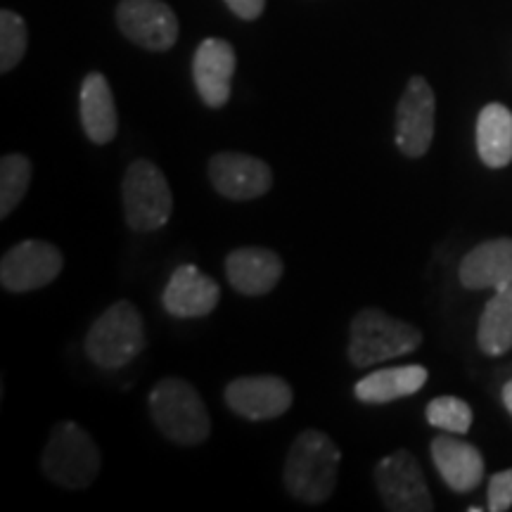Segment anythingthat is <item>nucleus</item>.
I'll list each match as a JSON object with an SVG mask.
<instances>
[{
	"label": "nucleus",
	"instance_id": "24",
	"mask_svg": "<svg viewBox=\"0 0 512 512\" xmlns=\"http://www.w3.org/2000/svg\"><path fill=\"white\" fill-rule=\"evenodd\" d=\"M425 418L437 430L448 434H467L472 427V408L458 396H437L427 403Z\"/></svg>",
	"mask_w": 512,
	"mask_h": 512
},
{
	"label": "nucleus",
	"instance_id": "6",
	"mask_svg": "<svg viewBox=\"0 0 512 512\" xmlns=\"http://www.w3.org/2000/svg\"><path fill=\"white\" fill-rule=\"evenodd\" d=\"M121 197L126 223L138 233H152L169 223L174 195L166 176L147 159H138L128 166L121 183Z\"/></svg>",
	"mask_w": 512,
	"mask_h": 512
},
{
	"label": "nucleus",
	"instance_id": "11",
	"mask_svg": "<svg viewBox=\"0 0 512 512\" xmlns=\"http://www.w3.org/2000/svg\"><path fill=\"white\" fill-rule=\"evenodd\" d=\"M292 387L278 375L238 377L226 387V403L245 420H275L292 408Z\"/></svg>",
	"mask_w": 512,
	"mask_h": 512
},
{
	"label": "nucleus",
	"instance_id": "22",
	"mask_svg": "<svg viewBox=\"0 0 512 512\" xmlns=\"http://www.w3.org/2000/svg\"><path fill=\"white\" fill-rule=\"evenodd\" d=\"M31 183V162L24 155H5L0 159V216L8 219L24 200Z\"/></svg>",
	"mask_w": 512,
	"mask_h": 512
},
{
	"label": "nucleus",
	"instance_id": "9",
	"mask_svg": "<svg viewBox=\"0 0 512 512\" xmlns=\"http://www.w3.org/2000/svg\"><path fill=\"white\" fill-rule=\"evenodd\" d=\"M434 112L437 100L432 86L422 76H413L396 107V147L401 155L411 159L427 155L434 138Z\"/></svg>",
	"mask_w": 512,
	"mask_h": 512
},
{
	"label": "nucleus",
	"instance_id": "13",
	"mask_svg": "<svg viewBox=\"0 0 512 512\" xmlns=\"http://www.w3.org/2000/svg\"><path fill=\"white\" fill-rule=\"evenodd\" d=\"M235 67V50L223 38H207L197 46L192 57V79L202 102L211 110H221L230 100Z\"/></svg>",
	"mask_w": 512,
	"mask_h": 512
},
{
	"label": "nucleus",
	"instance_id": "25",
	"mask_svg": "<svg viewBox=\"0 0 512 512\" xmlns=\"http://www.w3.org/2000/svg\"><path fill=\"white\" fill-rule=\"evenodd\" d=\"M486 508L491 512H505L512 508V467L496 472L489 479V505Z\"/></svg>",
	"mask_w": 512,
	"mask_h": 512
},
{
	"label": "nucleus",
	"instance_id": "2",
	"mask_svg": "<svg viewBox=\"0 0 512 512\" xmlns=\"http://www.w3.org/2000/svg\"><path fill=\"white\" fill-rule=\"evenodd\" d=\"M152 422L166 439L195 446L209 437L211 418L200 392L181 377H164L150 392Z\"/></svg>",
	"mask_w": 512,
	"mask_h": 512
},
{
	"label": "nucleus",
	"instance_id": "1",
	"mask_svg": "<svg viewBox=\"0 0 512 512\" xmlns=\"http://www.w3.org/2000/svg\"><path fill=\"white\" fill-rule=\"evenodd\" d=\"M342 453L320 430H306L294 439L285 460V486L290 496L306 505L325 503L337 484Z\"/></svg>",
	"mask_w": 512,
	"mask_h": 512
},
{
	"label": "nucleus",
	"instance_id": "26",
	"mask_svg": "<svg viewBox=\"0 0 512 512\" xmlns=\"http://www.w3.org/2000/svg\"><path fill=\"white\" fill-rule=\"evenodd\" d=\"M226 5L240 19L252 22V19L261 17V12H264V8H266V0H226Z\"/></svg>",
	"mask_w": 512,
	"mask_h": 512
},
{
	"label": "nucleus",
	"instance_id": "15",
	"mask_svg": "<svg viewBox=\"0 0 512 512\" xmlns=\"http://www.w3.org/2000/svg\"><path fill=\"white\" fill-rule=\"evenodd\" d=\"M228 283L245 297H264L283 278V261L273 249L240 247L226 259Z\"/></svg>",
	"mask_w": 512,
	"mask_h": 512
},
{
	"label": "nucleus",
	"instance_id": "19",
	"mask_svg": "<svg viewBox=\"0 0 512 512\" xmlns=\"http://www.w3.org/2000/svg\"><path fill=\"white\" fill-rule=\"evenodd\" d=\"M427 368L422 366H399L375 370L356 382L354 394L358 401L380 406V403H392L403 396L418 394L427 384Z\"/></svg>",
	"mask_w": 512,
	"mask_h": 512
},
{
	"label": "nucleus",
	"instance_id": "14",
	"mask_svg": "<svg viewBox=\"0 0 512 512\" xmlns=\"http://www.w3.org/2000/svg\"><path fill=\"white\" fill-rule=\"evenodd\" d=\"M221 302L219 283L197 266H178L164 287L162 304L174 318H204Z\"/></svg>",
	"mask_w": 512,
	"mask_h": 512
},
{
	"label": "nucleus",
	"instance_id": "20",
	"mask_svg": "<svg viewBox=\"0 0 512 512\" xmlns=\"http://www.w3.org/2000/svg\"><path fill=\"white\" fill-rule=\"evenodd\" d=\"M477 152L489 169L512 162V112L501 102H491L477 119Z\"/></svg>",
	"mask_w": 512,
	"mask_h": 512
},
{
	"label": "nucleus",
	"instance_id": "10",
	"mask_svg": "<svg viewBox=\"0 0 512 512\" xmlns=\"http://www.w3.org/2000/svg\"><path fill=\"white\" fill-rule=\"evenodd\" d=\"M117 24L128 41L152 53H166L178 38L176 12L162 0H121Z\"/></svg>",
	"mask_w": 512,
	"mask_h": 512
},
{
	"label": "nucleus",
	"instance_id": "27",
	"mask_svg": "<svg viewBox=\"0 0 512 512\" xmlns=\"http://www.w3.org/2000/svg\"><path fill=\"white\" fill-rule=\"evenodd\" d=\"M501 399H503V406L508 408V413L512 415V380H508L503 384V392H501Z\"/></svg>",
	"mask_w": 512,
	"mask_h": 512
},
{
	"label": "nucleus",
	"instance_id": "17",
	"mask_svg": "<svg viewBox=\"0 0 512 512\" xmlns=\"http://www.w3.org/2000/svg\"><path fill=\"white\" fill-rule=\"evenodd\" d=\"M432 460L441 479L456 494H470L484 479V458L477 446L456 437H437L432 441Z\"/></svg>",
	"mask_w": 512,
	"mask_h": 512
},
{
	"label": "nucleus",
	"instance_id": "5",
	"mask_svg": "<svg viewBox=\"0 0 512 512\" xmlns=\"http://www.w3.org/2000/svg\"><path fill=\"white\" fill-rule=\"evenodd\" d=\"M145 325L136 306L126 299L114 302L95 320L86 335V354L98 368H126L145 349Z\"/></svg>",
	"mask_w": 512,
	"mask_h": 512
},
{
	"label": "nucleus",
	"instance_id": "23",
	"mask_svg": "<svg viewBox=\"0 0 512 512\" xmlns=\"http://www.w3.org/2000/svg\"><path fill=\"white\" fill-rule=\"evenodd\" d=\"M27 22L12 10L0 12V72L8 74L27 53Z\"/></svg>",
	"mask_w": 512,
	"mask_h": 512
},
{
	"label": "nucleus",
	"instance_id": "3",
	"mask_svg": "<svg viewBox=\"0 0 512 512\" xmlns=\"http://www.w3.org/2000/svg\"><path fill=\"white\" fill-rule=\"evenodd\" d=\"M422 344V332L380 309L358 311L349 325V361L356 368H370L392 358L413 354Z\"/></svg>",
	"mask_w": 512,
	"mask_h": 512
},
{
	"label": "nucleus",
	"instance_id": "7",
	"mask_svg": "<svg viewBox=\"0 0 512 512\" xmlns=\"http://www.w3.org/2000/svg\"><path fill=\"white\" fill-rule=\"evenodd\" d=\"M375 486L384 508L392 512H432V494L411 451L399 448L375 465Z\"/></svg>",
	"mask_w": 512,
	"mask_h": 512
},
{
	"label": "nucleus",
	"instance_id": "8",
	"mask_svg": "<svg viewBox=\"0 0 512 512\" xmlns=\"http://www.w3.org/2000/svg\"><path fill=\"white\" fill-rule=\"evenodd\" d=\"M64 268V256L46 240L17 242L0 261V283L8 292L22 294L55 283Z\"/></svg>",
	"mask_w": 512,
	"mask_h": 512
},
{
	"label": "nucleus",
	"instance_id": "21",
	"mask_svg": "<svg viewBox=\"0 0 512 512\" xmlns=\"http://www.w3.org/2000/svg\"><path fill=\"white\" fill-rule=\"evenodd\" d=\"M477 342L486 356H503L512 349V287L498 290L486 302L479 316Z\"/></svg>",
	"mask_w": 512,
	"mask_h": 512
},
{
	"label": "nucleus",
	"instance_id": "12",
	"mask_svg": "<svg viewBox=\"0 0 512 512\" xmlns=\"http://www.w3.org/2000/svg\"><path fill=\"white\" fill-rule=\"evenodd\" d=\"M209 181L228 200H256L273 185V171L264 159L242 152H219L209 159Z\"/></svg>",
	"mask_w": 512,
	"mask_h": 512
},
{
	"label": "nucleus",
	"instance_id": "4",
	"mask_svg": "<svg viewBox=\"0 0 512 512\" xmlns=\"http://www.w3.org/2000/svg\"><path fill=\"white\" fill-rule=\"evenodd\" d=\"M102 465L100 448L76 422H60L43 448L41 470L62 489H86L95 482Z\"/></svg>",
	"mask_w": 512,
	"mask_h": 512
},
{
	"label": "nucleus",
	"instance_id": "16",
	"mask_svg": "<svg viewBox=\"0 0 512 512\" xmlns=\"http://www.w3.org/2000/svg\"><path fill=\"white\" fill-rule=\"evenodd\" d=\"M460 283L467 290H508L512 287V238L482 242L460 261Z\"/></svg>",
	"mask_w": 512,
	"mask_h": 512
},
{
	"label": "nucleus",
	"instance_id": "18",
	"mask_svg": "<svg viewBox=\"0 0 512 512\" xmlns=\"http://www.w3.org/2000/svg\"><path fill=\"white\" fill-rule=\"evenodd\" d=\"M81 126L88 140L95 145H107L117 138L119 114L114 105L110 81L105 74L91 72L81 83Z\"/></svg>",
	"mask_w": 512,
	"mask_h": 512
}]
</instances>
